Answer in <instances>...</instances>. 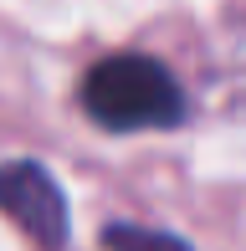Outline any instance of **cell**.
Segmentation results:
<instances>
[{
  "label": "cell",
  "instance_id": "1",
  "mask_svg": "<svg viewBox=\"0 0 246 251\" xmlns=\"http://www.w3.org/2000/svg\"><path fill=\"white\" fill-rule=\"evenodd\" d=\"M82 108L108 133H144V128H180L190 102L164 62L139 56V51H118L87 72Z\"/></svg>",
  "mask_w": 246,
  "mask_h": 251
},
{
  "label": "cell",
  "instance_id": "2",
  "mask_svg": "<svg viewBox=\"0 0 246 251\" xmlns=\"http://www.w3.org/2000/svg\"><path fill=\"white\" fill-rule=\"evenodd\" d=\"M0 210L41 251H62L67 236H72L67 195H62V185L51 179V169L41 159H10V164H0Z\"/></svg>",
  "mask_w": 246,
  "mask_h": 251
},
{
  "label": "cell",
  "instance_id": "3",
  "mask_svg": "<svg viewBox=\"0 0 246 251\" xmlns=\"http://www.w3.org/2000/svg\"><path fill=\"white\" fill-rule=\"evenodd\" d=\"M103 246L108 251H195V246H185L180 236L154 231V226H133V221L108 226V231H103Z\"/></svg>",
  "mask_w": 246,
  "mask_h": 251
}]
</instances>
